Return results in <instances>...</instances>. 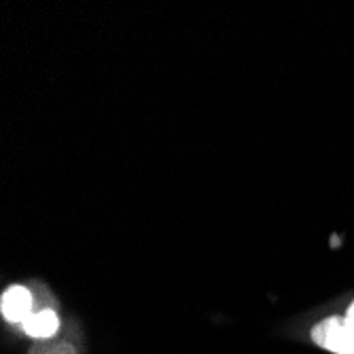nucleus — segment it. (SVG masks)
Here are the masks:
<instances>
[{
	"mask_svg": "<svg viewBox=\"0 0 354 354\" xmlns=\"http://www.w3.org/2000/svg\"><path fill=\"white\" fill-rule=\"evenodd\" d=\"M312 339L333 354H354V329L346 318L329 316L312 329Z\"/></svg>",
	"mask_w": 354,
	"mask_h": 354,
	"instance_id": "1",
	"label": "nucleus"
},
{
	"mask_svg": "<svg viewBox=\"0 0 354 354\" xmlns=\"http://www.w3.org/2000/svg\"><path fill=\"white\" fill-rule=\"evenodd\" d=\"M24 329L30 337H51L59 329V318L53 310H41L26 320Z\"/></svg>",
	"mask_w": 354,
	"mask_h": 354,
	"instance_id": "3",
	"label": "nucleus"
},
{
	"mask_svg": "<svg viewBox=\"0 0 354 354\" xmlns=\"http://www.w3.org/2000/svg\"><path fill=\"white\" fill-rule=\"evenodd\" d=\"M3 316L9 323H26L32 316V295L24 286H11L3 295V304H0Z\"/></svg>",
	"mask_w": 354,
	"mask_h": 354,
	"instance_id": "2",
	"label": "nucleus"
},
{
	"mask_svg": "<svg viewBox=\"0 0 354 354\" xmlns=\"http://www.w3.org/2000/svg\"><path fill=\"white\" fill-rule=\"evenodd\" d=\"M348 323H350V327L354 329V301L350 304V308H348V312H346V316H344Z\"/></svg>",
	"mask_w": 354,
	"mask_h": 354,
	"instance_id": "4",
	"label": "nucleus"
}]
</instances>
